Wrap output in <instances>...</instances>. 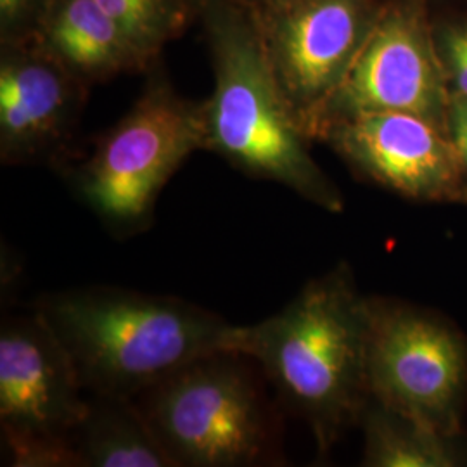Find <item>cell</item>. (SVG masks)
I'll use <instances>...</instances> for the list:
<instances>
[{"label": "cell", "mask_w": 467, "mask_h": 467, "mask_svg": "<svg viewBox=\"0 0 467 467\" xmlns=\"http://www.w3.org/2000/svg\"><path fill=\"white\" fill-rule=\"evenodd\" d=\"M368 341V300L337 265L277 314L235 326L231 351L256 364L327 451L370 399Z\"/></svg>", "instance_id": "6da1fadb"}, {"label": "cell", "mask_w": 467, "mask_h": 467, "mask_svg": "<svg viewBox=\"0 0 467 467\" xmlns=\"http://www.w3.org/2000/svg\"><path fill=\"white\" fill-rule=\"evenodd\" d=\"M87 395L137 399L192 360L231 351L235 324L191 301L94 285L42 296L36 308Z\"/></svg>", "instance_id": "7a4b0ae2"}, {"label": "cell", "mask_w": 467, "mask_h": 467, "mask_svg": "<svg viewBox=\"0 0 467 467\" xmlns=\"http://www.w3.org/2000/svg\"><path fill=\"white\" fill-rule=\"evenodd\" d=\"M198 9L215 73L213 94L202 100L204 150L253 179L341 212L343 196L306 150L308 135L274 77L251 11L234 0H198Z\"/></svg>", "instance_id": "3957f363"}, {"label": "cell", "mask_w": 467, "mask_h": 467, "mask_svg": "<svg viewBox=\"0 0 467 467\" xmlns=\"http://www.w3.org/2000/svg\"><path fill=\"white\" fill-rule=\"evenodd\" d=\"M253 360L215 351L135 401L173 467L265 466L279 459L277 422Z\"/></svg>", "instance_id": "277c9868"}, {"label": "cell", "mask_w": 467, "mask_h": 467, "mask_svg": "<svg viewBox=\"0 0 467 467\" xmlns=\"http://www.w3.org/2000/svg\"><path fill=\"white\" fill-rule=\"evenodd\" d=\"M204 150L202 102L150 80L132 109L102 135L92 154L69 168L73 192L118 237L144 233L168 181Z\"/></svg>", "instance_id": "5b68a950"}, {"label": "cell", "mask_w": 467, "mask_h": 467, "mask_svg": "<svg viewBox=\"0 0 467 467\" xmlns=\"http://www.w3.org/2000/svg\"><path fill=\"white\" fill-rule=\"evenodd\" d=\"M88 395L47 322L32 316L0 329V428L9 466L78 467L73 433Z\"/></svg>", "instance_id": "8992f818"}, {"label": "cell", "mask_w": 467, "mask_h": 467, "mask_svg": "<svg viewBox=\"0 0 467 467\" xmlns=\"http://www.w3.org/2000/svg\"><path fill=\"white\" fill-rule=\"evenodd\" d=\"M368 381L384 407L453 438L466 395V345L418 310L368 300Z\"/></svg>", "instance_id": "52a82bcc"}, {"label": "cell", "mask_w": 467, "mask_h": 467, "mask_svg": "<svg viewBox=\"0 0 467 467\" xmlns=\"http://www.w3.org/2000/svg\"><path fill=\"white\" fill-rule=\"evenodd\" d=\"M251 15L284 98L312 137L378 13L370 0H291Z\"/></svg>", "instance_id": "ba28073f"}, {"label": "cell", "mask_w": 467, "mask_h": 467, "mask_svg": "<svg viewBox=\"0 0 467 467\" xmlns=\"http://www.w3.org/2000/svg\"><path fill=\"white\" fill-rule=\"evenodd\" d=\"M443 77L418 17L403 9L378 15L316 134L336 119L376 111L424 118L443 129L449 115Z\"/></svg>", "instance_id": "9c48e42d"}, {"label": "cell", "mask_w": 467, "mask_h": 467, "mask_svg": "<svg viewBox=\"0 0 467 467\" xmlns=\"http://www.w3.org/2000/svg\"><path fill=\"white\" fill-rule=\"evenodd\" d=\"M326 137L368 181L420 201L467 198L462 160L443 129L424 118L376 111L329 123Z\"/></svg>", "instance_id": "30bf717a"}, {"label": "cell", "mask_w": 467, "mask_h": 467, "mask_svg": "<svg viewBox=\"0 0 467 467\" xmlns=\"http://www.w3.org/2000/svg\"><path fill=\"white\" fill-rule=\"evenodd\" d=\"M87 87L35 38L4 42L0 57L2 163L32 165L57 158L78 123Z\"/></svg>", "instance_id": "8fae6325"}, {"label": "cell", "mask_w": 467, "mask_h": 467, "mask_svg": "<svg viewBox=\"0 0 467 467\" xmlns=\"http://www.w3.org/2000/svg\"><path fill=\"white\" fill-rule=\"evenodd\" d=\"M32 38L88 85L150 65L96 0H49Z\"/></svg>", "instance_id": "7c38bea8"}, {"label": "cell", "mask_w": 467, "mask_h": 467, "mask_svg": "<svg viewBox=\"0 0 467 467\" xmlns=\"http://www.w3.org/2000/svg\"><path fill=\"white\" fill-rule=\"evenodd\" d=\"M78 467H173L135 399L88 395L73 433Z\"/></svg>", "instance_id": "4fadbf2b"}, {"label": "cell", "mask_w": 467, "mask_h": 467, "mask_svg": "<svg viewBox=\"0 0 467 467\" xmlns=\"http://www.w3.org/2000/svg\"><path fill=\"white\" fill-rule=\"evenodd\" d=\"M360 420L364 424V466L451 467L459 464L451 438L403 418L372 397Z\"/></svg>", "instance_id": "5bb4252c"}, {"label": "cell", "mask_w": 467, "mask_h": 467, "mask_svg": "<svg viewBox=\"0 0 467 467\" xmlns=\"http://www.w3.org/2000/svg\"><path fill=\"white\" fill-rule=\"evenodd\" d=\"M152 61L181 34L198 0H96Z\"/></svg>", "instance_id": "9a60e30c"}, {"label": "cell", "mask_w": 467, "mask_h": 467, "mask_svg": "<svg viewBox=\"0 0 467 467\" xmlns=\"http://www.w3.org/2000/svg\"><path fill=\"white\" fill-rule=\"evenodd\" d=\"M49 0H0L2 44L32 38Z\"/></svg>", "instance_id": "2e32d148"}, {"label": "cell", "mask_w": 467, "mask_h": 467, "mask_svg": "<svg viewBox=\"0 0 467 467\" xmlns=\"http://www.w3.org/2000/svg\"><path fill=\"white\" fill-rule=\"evenodd\" d=\"M447 56L451 59V71L461 96L467 98V44L459 32H451L445 40Z\"/></svg>", "instance_id": "e0dca14e"}, {"label": "cell", "mask_w": 467, "mask_h": 467, "mask_svg": "<svg viewBox=\"0 0 467 467\" xmlns=\"http://www.w3.org/2000/svg\"><path fill=\"white\" fill-rule=\"evenodd\" d=\"M234 2H237L239 5L250 9L251 13H260V11H265V9L283 5V4L291 2V0H234Z\"/></svg>", "instance_id": "ac0fdd59"}, {"label": "cell", "mask_w": 467, "mask_h": 467, "mask_svg": "<svg viewBox=\"0 0 467 467\" xmlns=\"http://www.w3.org/2000/svg\"><path fill=\"white\" fill-rule=\"evenodd\" d=\"M457 104L464 109V113L467 115V98H464V96H461L459 99H457Z\"/></svg>", "instance_id": "d6986e66"}, {"label": "cell", "mask_w": 467, "mask_h": 467, "mask_svg": "<svg viewBox=\"0 0 467 467\" xmlns=\"http://www.w3.org/2000/svg\"><path fill=\"white\" fill-rule=\"evenodd\" d=\"M459 34H461V36H462V40H464V42H466L467 44V32H459Z\"/></svg>", "instance_id": "ffe728a7"}]
</instances>
